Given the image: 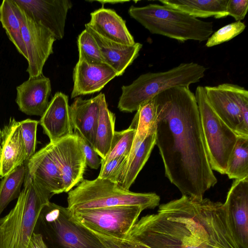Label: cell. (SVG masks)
I'll return each instance as SVG.
<instances>
[{
    "mask_svg": "<svg viewBox=\"0 0 248 248\" xmlns=\"http://www.w3.org/2000/svg\"><path fill=\"white\" fill-rule=\"evenodd\" d=\"M155 145L165 176L182 195L201 200L217 180L208 156L195 94L176 86L155 96Z\"/></svg>",
    "mask_w": 248,
    "mask_h": 248,
    "instance_id": "obj_1",
    "label": "cell"
},
{
    "mask_svg": "<svg viewBox=\"0 0 248 248\" xmlns=\"http://www.w3.org/2000/svg\"><path fill=\"white\" fill-rule=\"evenodd\" d=\"M127 238L150 248H241L223 203L186 195L142 217Z\"/></svg>",
    "mask_w": 248,
    "mask_h": 248,
    "instance_id": "obj_2",
    "label": "cell"
},
{
    "mask_svg": "<svg viewBox=\"0 0 248 248\" xmlns=\"http://www.w3.org/2000/svg\"><path fill=\"white\" fill-rule=\"evenodd\" d=\"M128 13L151 33L182 43L187 40L204 41L214 31L213 22L202 20L163 5L131 6Z\"/></svg>",
    "mask_w": 248,
    "mask_h": 248,
    "instance_id": "obj_3",
    "label": "cell"
},
{
    "mask_svg": "<svg viewBox=\"0 0 248 248\" xmlns=\"http://www.w3.org/2000/svg\"><path fill=\"white\" fill-rule=\"evenodd\" d=\"M23 186L14 208L0 217V248H27L42 209L53 196L27 175Z\"/></svg>",
    "mask_w": 248,
    "mask_h": 248,
    "instance_id": "obj_4",
    "label": "cell"
},
{
    "mask_svg": "<svg viewBox=\"0 0 248 248\" xmlns=\"http://www.w3.org/2000/svg\"><path fill=\"white\" fill-rule=\"evenodd\" d=\"M206 68L194 62L180 63L170 69L140 76L130 85L122 87L118 108L132 112L160 93L176 86L189 87L205 76Z\"/></svg>",
    "mask_w": 248,
    "mask_h": 248,
    "instance_id": "obj_5",
    "label": "cell"
},
{
    "mask_svg": "<svg viewBox=\"0 0 248 248\" xmlns=\"http://www.w3.org/2000/svg\"><path fill=\"white\" fill-rule=\"evenodd\" d=\"M160 197L155 193H136L117 183L98 177L83 179L68 192L67 208L70 211L123 205H139L144 210L159 205Z\"/></svg>",
    "mask_w": 248,
    "mask_h": 248,
    "instance_id": "obj_6",
    "label": "cell"
},
{
    "mask_svg": "<svg viewBox=\"0 0 248 248\" xmlns=\"http://www.w3.org/2000/svg\"><path fill=\"white\" fill-rule=\"evenodd\" d=\"M195 96L211 167L213 170L225 174L238 136L214 111L207 99L204 87L198 86Z\"/></svg>",
    "mask_w": 248,
    "mask_h": 248,
    "instance_id": "obj_7",
    "label": "cell"
},
{
    "mask_svg": "<svg viewBox=\"0 0 248 248\" xmlns=\"http://www.w3.org/2000/svg\"><path fill=\"white\" fill-rule=\"evenodd\" d=\"M38 220L57 248H104L94 234L73 218L67 207L49 202Z\"/></svg>",
    "mask_w": 248,
    "mask_h": 248,
    "instance_id": "obj_8",
    "label": "cell"
},
{
    "mask_svg": "<svg viewBox=\"0 0 248 248\" xmlns=\"http://www.w3.org/2000/svg\"><path fill=\"white\" fill-rule=\"evenodd\" d=\"M144 209L139 205H123L70 211L73 218L92 232L126 239Z\"/></svg>",
    "mask_w": 248,
    "mask_h": 248,
    "instance_id": "obj_9",
    "label": "cell"
},
{
    "mask_svg": "<svg viewBox=\"0 0 248 248\" xmlns=\"http://www.w3.org/2000/svg\"><path fill=\"white\" fill-rule=\"evenodd\" d=\"M15 5L28 56L26 72L29 78L40 77L43 75L46 62L53 53V46L56 39L48 30L27 16Z\"/></svg>",
    "mask_w": 248,
    "mask_h": 248,
    "instance_id": "obj_10",
    "label": "cell"
},
{
    "mask_svg": "<svg viewBox=\"0 0 248 248\" xmlns=\"http://www.w3.org/2000/svg\"><path fill=\"white\" fill-rule=\"evenodd\" d=\"M25 165L26 175L40 188L52 195L64 192L55 143L49 142L35 152Z\"/></svg>",
    "mask_w": 248,
    "mask_h": 248,
    "instance_id": "obj_11",
    "label": "cell"
},
{
    "mask_svg": "<svg viewBox=\"0 0 248 248\" xmlns=\"http://www.w3.org/2000/svg\"><path fill=\"white\" fill-rule=\"evenodd\" d=\"M27 16L48 30L56 40L64 36L69 0H13Z\"/></svg>",
    "mask_w": 248,
    "mask_h": 248,
    "instance_id": "obj_12",
    "label": "cell"
},
{
    "mask_svg": "<svg viewBox=\"0 0 248 248\" xmlns=\"http://www.w3.org/2000/svg\"><path fill=\"white\" fill-rule=\"evenodd\" d=\"M223 205L237 243L248 248V177L234 179Z\"/></svg>",
    "mask_w": 248,
    "mask_h": 248,
    "instance_id": "obj_13",
    "label": "cell"
},
{
    "mask_svg": "<svg viewBox=\"0 0 248 248\" xmlns=\"http://www.w3.org/2000/svg\"><path fill=\"white\" fill-rule=\"evenodd\" d=\"M55 145L64 192H68L83 179L86 158L75 133L59 140Z\"/></svg>",
    "mask_w": 248,
    "mask_h": 248,
    "instance_id": "obj_14",
    "label": "cell"
},
{
    "mask_svg": "<svg viewBox=\"0 0 248 248\" xmlns=\"http://www.w3.org/2000/svg\"><path fill=\"white\" fill-rule=\"evenodd\" d=\"M117 76L116 72L106 63L78 60L73 70L74 86L71 97L98 92Z\"/></svg>",
    "mask_w": 248,
    "mask_h": 248,
    "instance_id": "obj_15",
    "label": "cell"
},
{
    "mask_svg": "<svg viewBox=\"0 0 248 248\" xmlns=\"http://www.w3.org/2000/svg\"><path fill=\"white\" fill-rule=\"evenodd\" d=\"M204 88L211 106L221 120L237 136L248 137V126L244 123L228 83Z\"/></svg>",
    "mask_w": 248,
    "mask_h": 248,
    "instance_id": "obj_16",
    "label": "cell"
},
{
    "mask_svg": "<svg viewBox=\"0 0 248 248\" xmlns=\"http://www.w3.org/2000/svg\"><path fill=\"white\" fill-rule=\"evenodd\" d=\"M39 123L51 143L73 134L68 97L62 92L56 93Z\"/></svg>",
    "mask_w": 248,
    "mask_h": 248,
    "instance_id": "obj_17",
    "label": "cell"
},
{
    "mask_svg": "<svg viewBox=\"0 0 248 248\" xmlns=\"http://www.w3.org/2000/svg\"><path fill=\"white\" fill-rule=\"evenodd\" d=\"M16 89V102L19 109L28 115L41 116L49 103L51 92L49 78L44 75L29 78Z\"/></svg>",
    "mask_w": 248,
    "mask_h": 248,
    "instance_id": "obj_18",
    "label": "cell"
},
{
    "mask_svg": "<svg viewBox=\"0 0 248 248\" xmlns=\"http://www.w3.org/2000/svg\"><path fill=\"white\" fill-rule=\"evenodd\" d=\"M1 165L0 176L3 177L26 162L25 148L19 122L10 118L0 129Z\"/></svg>",
    "mask_w": 248,
    "mask_h": 248,
    "instance_id": "obj_19",
    "label": "cell"
},
{
    "mask_svg": "<svg viewBox=\"0 0 248 248\" xmlns=\"http://www.w3.org/2000/svg\"><path fill=\"white\" fill-rule=\"evenodd\" d=\"M103 93L94 97L75 98L70 106V113L74 133L78 134L93 146L97 127L100 102Z\"/></svg>",
    "mask_w": 248,
    "mask_h": 248,
    "instance_id": "obj_20",
    "label": "cell"
},
{
    "mask_svg": "<svg viewBox=\"0 0 248 248\" xmlns=\"http://www.w3.org/2000/svg\"><path fill=\"white\" fill-rule=\"evenodd\" d=\"M86 24L108 40L128 46L135 44L125 21L112 9L102 7L93 11L90 22Z\"/></svg>",
    "mask_w": 248,
    "mask_h": 248,
    "instance_id": "obj_21",
    "label": "cell"
},
{
    "mask_svg": "<svg viewBox=\"0 0 248 248\" xmlns=\"http://www.w3.org/2000/svg\"><path fill=\"white\" fill-rule=\"evenodd\" d=\"M85 27L96 41L105 63L111 67L118 76L122 75L138 56L142 45L135 43L128 46L116 43L100 36L87 24Z\"/></svg>",
    "mask_w": 248,
    "mask_h": 248,
    "instance_id": "obj_22",
    "label": "cell"
},
{
    "mask_svg": "<svg viewBox=\"0 0 248 248\" xmlns=\"http://www.w3.org/2000/svg\"><path fill=\"white\" fill-rule=\"evenodd\" d=\"M155 129L152 130L142 142L133 143L127 161L119 174L116 183L124 188H129L147 161L155 145Z\"/></svg>",
    "mask_w": 248,
    "mask_h": 248,
    "instance_id": "obj_23",
    "label": "cell"
},
{
    "mask_svg": "<svg viewBox=\"0 0 248 248\" xmlns=\"http://www.w3.org/2000/svg\"><path fill=\"white\" fill-rule=\"evenodd\" d=\"M159 1L163 5L196 18L211 16L221 18L228 16L226 12L228 0H161Z\"/></svg>",
    "mask_w": 248,
    "mask_h": 248,
    "instance_id": "obj_24",
    "label": "cell"
},
{
    "mask_svg": "<svg viewBox=\"0 0 248 248\" xmlns=\"http://www.w3.org/2000/svg\"><path fill=\"white\" fill-rule=\"evenodd\" d=\"M115 116L108 108L105 94L100 102L99 114L93 147L101 159L107 156L115 131Z\"/></svg>",
    "mask_w": 248,
    "mask_h": 248,
    "instance_id": "obj_25",
    "label": "cell"
},
{
    "mask_svg": "<svg viewBox=\"0 0 248 248\" xmlns=\"http://www.w3.org/2000/svg\"><path fill=\"white\" fill-rule=\"evenodd\" d=\"M0 21L10 41L27 61L28 56L21 34V24L13 0H3L0 5Z\"/></svg>",
    "mask_w": 248,
    "mask_h": 248,
    "instance_id": "obj_26",
    "label": "cell"
},
{
    "mask_svg": "<svg viewBox=\"0 0 248 248\" xmlns=\"http://www.w3.org/2000/svg\"><path fill=\"white\" fill-rule=\"evenodd\" d=\"M156 107L155 97L138 108L129 127L135 130L134 142L142 141L155 128Z\"/></svg>",
    "mask_w": 248,
    "mask_h": 248,
    "instance_id": "obj_27",
    "label": "cell"
},
{
    "mask_svg": "<svg viewBox=\"0 0 248 248\" xmlns=\"http://www.w3.org/2000/svg\"><path fill=\"white\" fill-rule=\"evenodd\" d=\"M26 173V165L23 164L3 177L0 182V215L11 202L19 196Z\"/></svg>",
    "mask_w": 248,
    "mask_h": 248,
    "instance_id": "obj_28",
    "label": "cell"
},
{
    "mask_svg": "<svg viewBox=\"0 0 248 248\" xmlns=\"http://www.w3.org/2000/svg\"><path fill=\"white\" fill-rule=\"evenodd\" d=\"M226 174L231 179L248 177V137L238 136L228 162Z\"/></svg>",
    "mask_w": 248,
    "mask_h": 248,
    "instance_id": "obj_29",
    "label": "cell"
},
{
    "mask_svg": "<svg viewBox=\"0 0 248 248\" xmlns=\"http://www.w3.org/2000/svg\"><path fill=\"white\" fill-rule=\"evenodd\" d=\"M136 131L129 127L121 131H115L109 150L101 165L114 158L128 156L134 141Z\"/></svg>",
    "mask_w": 248,
    "mask_h": 248,
    "instance_id": "obj_30",
    "label": "cell"
},
{
    "mask_svg": "<svg viewBox=\"0 0 248 248\" xmlns=\"http://www.w3.org/2000/svg\"><path fill=\"white\" fill-rule=\"evenodd\" d=\"M77 44L78 60L89 63H105L96 41L86 29L78 35Z\"/></svg>",
    "mask_w": 248,
    "mask_h": 248,
    "instance_id": "obj_31",
    "label": "cell"
},
{
    "mask_svg": "<svg viewBox=\"0 0 248 248\" xmlns=\"http://www.w3.org/2000/svg\"><path fill=\"white\" fill-rule=\"evenodd\" d=\"M245 28V23L241 21H235L225 25L208 38L205 46L210 47L228 41L242 32Z\"/></svg>",
    "mask_w": 248,
    "mask_h": 248,
    "instance_id": "obj_32",
    "label": "cell"
},
{
    "mask_svg": "<svg viewBox=\"0 0 248 248\" xmlns=\"http://www.w3.org/2000/svg\"><path fill=\"white\" fill-rule=\"evenodd\" d=\"M38 124V121L30 119L19 122V125L25 148V164L35 153L37 128Z\"/></svg>",
    "mask_w": 248,
    "mask_h": 248,
    "instance_id": "obj_33",
    "label": "cell"
},
{
    "mask_svg": "<svg viewBox=\"0 0 248 248\" xmlns=\"http://www.w3.org/2000/svg\"><path fill=\"white\" fill-rule=\"evenodd\" d=\"M127 156L117 157L101 165L97 177L116 183L117 177L125 165Z\"/></svg>",
    "mask_w": 248,
    "mask_h": 248,
    "instance_id": "obj_34",
    "label": "cell"
},
{
    "mask_svg": "<svg viewBox=\"0 0 248 248\" xmlns=\"http://www.w3.org/2000/svg\"><path fill=\"white\" fill-rule=\"evenodd\" d=\"M91 232L98 238L103 246L104 248H150L127 238H117L99 233Z\"/></svg>",
    "mask_w": 248,
    "mask_h": 248,
    "instance_id": "obj_35",
    "label": "cell"
},
{
    "mask_svg": "<svg viewBox=\"0 0 248 248\" xmlns=\"http://www.w3.org/2000/svg\"><path fill=\"white\" fill-rule=\"evenodd\" d=\"M229 89L238 106L245 124L248 126V92L244 87L228 83Z\"/></svg>",
    "mask_w": 248,
    "mask_h": 248,
    "instance_id": "obj_36",
    "label": "cell"
},
{
    "mask_svg": "<svg viewBox=\"0 0 248 248\" xmlns=\"http://www.w3.org/2000/svg\"><path fill=\"white\" fill-rule=\"evenodd\" d=\"M76 134L86 158V165L93 169H97L101 165V160L93 146L86 140Z\"/></svg>",
    "mask_w": 248,
    "mask_h": 248,
    "instance_id": "obj_37",
    "label": "cell"
},
{
    "mask_svg": "<svg viewBox=\"0 0 248 248\" xmlns=\"http://www.w3.org/2000/svg\"><path fill=\"white\" fill-rule=\"evenodd\" d=\"M248 10V0H228L226 12L236 21H241L246 16Z\"/></svg>",
    "mask_w": 248,
    "mask_h": 248,
    "instance_id": "obj_38",
    "label": "cell"
},
{
    "mask_svg": "<svg viewBox=\"0 0 248 248\" xmlns=\"http://www.w3.org/2000/svg\"><path fill=\"white\" fill-rule=\"evenodd\" d=\"M27 248H48L41 233L34 232L30 240Z\"/></svg>",
    "mask_w": 248,
    "mask_h": 248,
    "instance_id": "obj_39",
    "label": "cell"
},
{
    "mask_svg": "<svg viewBox=\"0 0 248 248\" xmlns=\"http://www.w3.org/2000/svg\"><path fill=\"white\" fill-rule=\"evenodd\" d=\"M98 2H101L102 4H104V3H112V4H114V3H119V2H125V1H116V0H115V1H98Z\"/></svg>",
    "mask_w": 248,
    "mask_h": 248,
    "instance_id": "obj_40",
    "label": "cell"
},
{
    "mask_svg": "<svg viewBox=\"0 0 248 248\" xmlns=\"http://www.w3.org/2000/svg\"><path fill=\"white\" fill-rule=\"evenodd\" d=\"M1 147L0 146V165H1Z\"/></svg>",
    "mask_w": 248,
    "mask_h": 248,
    "instance_id": "obj_41",
    "label": "cell"
}]
</instances>
